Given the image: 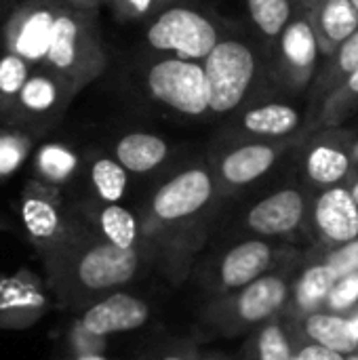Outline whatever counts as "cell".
Returning <instances> with one entry per match:
<instances>
[{
	"label": "cell",
	"mask_w": 358,
	"mask_h": 360,
	"mask_svg": "<svg viewBox=\"0 0 358 360\" xmlns=\"http://www.w3.org/2000/svg\"><path fill=\"white\" fill-rule=\"evenodd\" d=\"M40 259L53 300L78 312L95 300L133 283L143 266L141 247H116L99 238L89 226Z\"/></svg>",
	"instance_id": "6da1fadb"
},
{
	"label": "cell",
	"mask_w": 358,
	"mask_h": 360,
	"mask_svg": "<svg viewBox=\"0 0 358 360\" xmlns=\"http://www.w3.org/2000/svg\"><path fill=\"white\" fill-rule=\"evenodd\" d=\"M70 78L80 91L91 84L108 65V55L97 27L95 11L59 4L44 63Z\"/></svg>",
	"instance_id": "7a4b0ae2"
},
{
	"label": "cell",
	"mask_w": 358,
	"mask_h": 360,
	"mask_svg": "<svg viewBox=\"0 0 358 360\" xmlns=\"http://www.w3.org/2000/svg\"><path fill=\"white\" fill-rule=\"evenodd\" d=\"M203 65L211 89V116L232 114L262 86V57L243 38L224 36Z\"/></svg>",
	"instance_id": "3957f363"
},
{
	"label": "cell",
	"mask_w": 358,
	"mask_h": 360,
	"mask_svg": "<svg viewBox=\"0 0 358 360\" xmlns=\"http://www.w3.org/2000/svg\"><path fill=\"white\" fill-rule=\"evenodd\" d=\"M17 213L27 243L40 257L63 247L87 228L76 209L65 205L59 188L46 186L34 177L21 188Z\"/></svg>",
	"instance_id": "277c9868"
},
{
	"label": "cell",
	"mask_w": 358,
	"mask_h": 360,
	"mask_svg": "<svg viewBox=\"0 0 358 360\" xmlns=\"http://www.w3.org/2000/svg\"><path fill=\"white\" fill-rule=\"evenodd\" d=\"M143 91L181 116H211V89L203 61L158 55L143 68Z\"/></svg>",
	"instance_id": "5b68a950"
},
{
	"label": "cell",
	"mask_w": 358,
	"mask_h": 360,
	"mask_svg": "<svg viewBox=\"0 0 358 360\" xmlns=\"http://www.w3.org/2000/svg\"><path fill=\"white\" fill-rule=\"evenodd\" d=\"M224 38L217 21L207 13L169 4L160 8L146 30V42L156 55H173L192 61H205Z\"/></svg>",
	"instance_id": "8992f818"
},
{
	"label": "cell",
	"mask_w": 358,
	"mask_h": 360,
	"mask_svg": "<svg viewBox=\"0 0 358 360\" xmlns=\"http://www.w3.org/2000/svg\"><path fill=\"white\" fill-rule=\"evenodd\" d=\"M80 89L49 65H36L19 91V97L4 124L19 127L34 137L51 131Z\"/></svg>",
	"instance_id": "52a82bcc"
},
{
	"label": "cell",
	"mask_w": 358,
	"mask_h": 360,
	"mask_svg": "<svg viewBox=\"0 0 358 360\" xmlns=\"http://www.w3.org/2000/svg\"><path fill=\"white\" fill-rule=\"evenodd\" d=\"M274 78L289 93L310 91L321 68V44L310 19V11L300 2L295 17L274 40Z\"/></svg>",
	"instance_id": "ba28073f"
},
{
	"label": "cell",
	"mask_w": 358,
	"mask_h": 360,
	"mask_svg": "<svg viewBox=\"0 0 358 360\" xmlns=\"http://www.w3.org/2000/svg\"><path fill=\"white\" fill-rule=\"evenodd\" d=\"M215 190L217 179L211 169L188 167L154 192L148 215L154 224H179L207 209Z\"/></svg>",
	"instance_id": "9c48e42d"
},
{
	"label": "cell",
	"mask_w": 358,
	"mask_h": 360,
	"mask_svg": "<svg viewBox=\"0 0 358 360\" xmlns=\"http://www.w3.org/2000/svg\"><path fill=\"white\" fill-rule=\"evenodd\" d=\"M302 173L314 188H331L348 184L354 175V162L344 127L321 129L304 135Z\"/></svg>",
	"instance_id": "30bf717a"
},
{
	"label": "cell",
	"mask_w": 358,
	"mask_h": 360,
	"mask_svg": "<svg viewBox=\"0 0 358 360\" xmlns=\"http://www.w3.org/2000/svg\"><path fill=\"white\" fill-rule=\"evenodd\" d=\"M61 2L63 0H23L2 25L0 42L30 63L42 65Z\"/></svg>",
	"instance_id": "8fae6325"
},
{
	"label": "cell",
	"mask_w": 358,
	"mask_h": 360,
	"mask_svg": "<svg viewBox=\"0 0 358 360\" xmlns=\"http://www.w3.org/2000/svg\"><path fill=\"white\" fill-rule=\"evenodd\" d=\"M53 293L36 272L21 268L0 276V331H25L51 310Z\"/></svg>",
	"instance_id": "7c38bea8"
},
{
	"label": "cell",
	"mask_w": 358,
	"mask_h": 360,
	"mask_svg": "<svg viewBox=\"0 0 358 360\" xmlns=\"http://www.w3.org/2000/svg\"><path fill=\"white\" fill-rule=\"evenodd\" d=\"M302 139L304 135L276 139V141L249 139L245 143L234 146L219 158L215 167L217 186L224 190H236L262 179L266 173H270L276 167L281 156Z\"/></svg>",
	"instance_id": "4fadbf2b"
},
{
	"label": "cell",
	"mask_w": 358,
	"mask_h": 360,
	"mask_svg": "<svg viewBox=\"0 0 358 360\" xmlns=\"http://www.w3.org/2000/svg\"><path fill=\"white\" fill-rule=\"evenodd\" d=\"M148 319L150 306L141 297L118 289L82 308L74 329L93 340H106L108 335L137 331L148 323Z\"/></svg>",
	"instance_id": "5bb4252c"
},
{
	"label": "cell",
	"mask_w": 358,
	"mask_h": 360,
	"mask_svg": "<svg viewBox=\"0 0 358 360\" xmlns=\"http://www.w3.org/2000/svg\"><path fill=\"white\" fill-rule=\"evenodd\" d=\"M289 300V283L279 274H264L224 306V319L232 327H251L272 319Z\"/></svg>",
	"instance_id": "9a60e30c"
},
{
	"label": "cell",
	"mask_w": 358,
	"mask_h": 360,
	"mask_svg": "<svg viewBox=\"0 0 358 360\" xmlns=\"http://www.w3.org/2000/svg\"><path fill=\"white\" fill-rule=\"evenodd\" d=\"M308 215V200L300 188H283L257 200L245 217L257 236H289L298 232Z\"/></svg>",
	"instance_id": "2e32d148"
},
{
	"label": "cell",
	"mask_w": 358,
	"mask_h": 360,
	"mask_svg": "<svg viewBox=\"0 0 358 360\" xmlns=\"http://www.w3.org/2000/svg\"><path fill=\"white\" fill-rule=\"evenodd\" d=\"M310 215L319 236L329 245L338 247L358 238V205L348 184L321 190Z\"/></svg>",
	"instance_id": "e0dca14e"
},
{
	"label": "cell",
	"mask_w": 358,
	"mask_h": 360,
	"mask_svg": "<svg viewBox=\"0 0 358 360\" xmlns=\"http://www.w3.org/2000/svg\"><path fill=\"white\" fill-rule=\"evenodd\" d=\"M306 122L308 118H304V114L287 101H264L249 105L238 120L245 137L262 141L306 135Z\"/></svg>",
	"instance_id": "ac0fdd59"
},
{
	"label": "cell",
	"mask_w": 358,
	"mask_h": 360,
	"mask_svg": "<svg viewBox=\"0 0 358 360\" xmlns=\"http://www.w3.org/2000/svg\"><path fill=\"white\" fill-rule=\"evenodd\" d=\"M274 262V249L262 240L251 238L245 243L234 245L219 264L217 270V283L224 291H238L260 276L266 274V270Z\"/></svg>",
	"instance_id": "d6986e66"
},
{
	"label": "cell",
	"mask_w": 358,
	"mask_h": 360,
	"mask_svg": "<svg viewBox=\"0 0 358 360\" xmlns=\"http://www.w3.org/2000/svg\"><path fill=\"white\" fill-rule=\"evenodd\" d=\"M82 221L103 240L122 247L137 249L141 243V226L133 211L120 202H93L76 209Z\"/></svg>",
	"instance_id": "ffe728a7"
},
{
	"label": "cell",
	"mask_w": 358,
	"mask_h": 360,
	"mask_svg": "<svg viewBox=\"0 0 358 360\" xmlns=\"http://www.w3.org/2000/svg\"><path fill=\"white\" fill-rule=\"evenodd\" d=\"M304 4L310 11L323 57L331 55L358 30V11L352 0H312Z\"/></svg>",
	"instance_id": "44dd1931"
},
{
	"label": "cell",
	"mask_w": 358,
	"mask_h": 360,
	"mask_svg": "<svg viewBox=\"0 0 358 360\" xmlns=\"http://www.w3.org/2000/svg\"><path fill=\"white\" fill-rule=\"evenodd\" d=\"M112 154L131 175H146L156 171L169 158L171 146L156 133L131 131L114 141Z\"/></svg>",
	"instance_id": "7402d4cb"
},
{
	"label": "cell",
	"mask_w": 358,
	"mask_h": 360,
	"mask_svg": "<svg viewBox=\"0 0 358 360\" xmlns=\"http://www.w3.org/2000/svg\"><path fill=\"white\" fill-rule=\"evenodd\" d=\"M84 171L82 156L63 141H44L34 150L32 177L63 190Z\"/></svg>",
	"instance_id": "603a6c76"
},
{
	"label": "cell",
	"mask_w": 358,
	"mask_h": 360,
	"mask_svg": "<svg viewBox=\"0 0 358 360\" xmlns=\"http://www.w3.org/2000/svg\"><path fill=\"white\" fill-rule=\"evenodd\" d=\"M358 70V30L344 42L340 44L331 55L325 57L321 63L312 86L308 91V99L312 105V112L340 86L346 82L350 74Z\"/></svg>",
	"instance_id": "cb8c5ba5"
},
{
	"label": "cell",
	"mask_w": 358,
	"mask_h": 360,
	"mask_svg": "<svg viewBox=\"0 0 358 360\" xmlns=\"http://www.w3.org/2000/svg\"><path fill=\"white\" fill-rule=\"evenodd\" d=\"M302 331L314 342L346 356L358 352V335L350 316L344 314H329V312H310L304 319Z\"/></svg>",
	"instance_id": "d4e9b609"
},
{
	"label": "cell",
	"mask_w": 358,
	"mask_h": 360,
	"mask_svg": "<svg viewBox=\"0 0 358 360\" xmlns=\"http://www.w3.org/2000/svg\"><path fill=\"white\" fill-rule=\"evenodd\" d=\"M89 188L99 202H120L127 196L129 171L116 160L114 154H95L84 162Z\"/></svg>",
	"instance_id": "484cf974"
},
{
	"label": "cell",
	"mask_w": 358,
	"mask_h": 360,
	"mask_svg": "<svg viewBox=\"0 0 358 360\" xmlns=\"http://www.w3.org/2000/svg\"><path fill=\"white\" fill-rule=\"evenodd\" d=\"M358 110V70L346 78L310 116L306 122V135L321 129L342 127Z\"/></svg>",
	"instance_id": "4316f807"
},
{
	"label": "cell",
	"mask_w": 358,
	"mask_h": 360,
	"mask_svg": "<svg viewBox=\"0 0 358 360\" xmlns=\"http://www.w3.org/2000/svg\"><path fill=\"white\" fill-rule=\"evenodd\" d=\"M34 68H36L34 63H30L21 55L8 51L0 42V124L6 122V118L19 97V91L25 84V80L30 78Z\"/></svg>",
	"instance_id": "83f0119b"
},
{
	"label": "cell",
	"mask_w": 358,
	"mask_h": 360,
	"mask_svg": "<svg viewBox=\"0 0 358 360\" xmlns=\"http://www.w3.org/2000/svg\"><path fill=\"white\" fill-rule=\"evenodd\" d=\"M249 19L264 38L274 42L298 13V0H245Z\"/></svg>",
	"instance_id": "f1b7e54d"
},
{
	"label": "cell",
	"mask_w": 358,
	"mask_h": 360,
	"mask_svg": "<svg viewBox=\"0 0 358 360\" xmlns=\"http://www.w3.org/2000/svg\"><path fill=\"white\" fill-rule=\"evenodd\" d=\"M340 276L329 264H317L310 266L298 281L295 287V302L302 308V312H317L323 304H327L335 283Z\"/></svg>",
	"instance_id": "f546056e"
},
{
	"label": "cell",
	"mask_w": 358,
	"mask_h": 360,
	"mask_svg": "<svg viewBox=\"0 0 358 360\" xmlns=\"http://www.w3.org/2000/svg\"><path fill=\"white\" fill-rule=\"evenodd\" d=\"M36 139L38 137L19 127L0 124V181L13 177L23 167L34 152Z\"/></svg>",
	"instance_id": "4dcf8cb0"
},
{
	"label": "cell",
	"mask_w": 358,
	"mask_h": 360,
	"mask_svg": "<svg viewBox=\"0 0 358 360\" xmlns=\"http://www.w3.org/2000/svg\"><path fill=\"white\" fill-rule=\"evenodd\" d=\"M295 352L293 346L285 333V329L279 323H266L253 342L251 360H293Z\"/></svg>",
	"instance_id": "1f68e13d"
},
{
	"label": "cell",
	"mask_w": 358,
	"mask_h": 360,
	"mask_svg": "<svg viewBox=\"0 0 358 360\" xmlns=\"http://www.w3.org/2000/svg\"><path fill=\"white\" fill-rule=\"evenodd\" d=\"M358 304V272L348 274L344 278H340L327 300V308L342 314V312H350Z\"/></svg>",
	"instance_id": "d6a6232c"
},
{
	"label": "cell",
	"mask_w": 358,
	"mask_h": 360,
	"mask_svg": "<svg viewBox=\"0 0 358 360\" xmlns=\"http://www.w3.org/2000/svg\"><path fill=\"white\" fill-rule=\"evenodd\" d=\"M325 264H329V266L335 270V274H338L340 278L358 272V238L357 240L346 243V245H338V247L327 255Z\"/></svg>",
	"instance_id": "836d02e7"
},
{
	"label": "cell",
	"mask_w": 358,
	"mask_h": 360,
	"mask_svg": "<svg viewBox=\"0 0 358 360\" xmlns=\"http://www.w3.org/2000/svg\"><path fill=\"white\" fill-rule=\"evenodd\" d=\"M106 4H110L114 15L122 21H137L158 13L156 0H106Z\"/></svg>",
	"instance_id": "e575fe53"
},
{
	"label": "cell",
	"mask_w": 358,
	"mask_h": 360,
	"mask_svg": "<svg viewBox=\"0 0 358 360\" xmlns=\"http://www.w3.org/2000/svg\"><path fill=\"white\" fill-rule=\"evenodd\" d=\"M298 356L302 360H348L346 354H342V352H335V350H331V348H325V346H321V344H314V342H310V344H304L298 352H295Z\"/></svg>",
	"instance_id": "d590c367"
},
{
	"label": "cell",
	"mask_w": 358,
	"mask_h": 360,
	"mask_svg": "<svg viewBox=\"0 0 358 360\" xmlns=\"http://www.w3.org/2000/svg\"><path fill=\"white\" fill-rule=\"evenodd\" d=\"M63 2L76 8H84V11H97V6L106 4V0H63Z\"/></svg>",
	"instance_id": "8d00e7d4"
},
{
	"label": "cell",
	"mask_w": 358,
	"mask_h": 360,
	"mask_svg": "<svg viewBox=\"0 0 358 360\" xmlns=\"http://www.w3.org/2000/svg\"><path fill=\"white\" fill-rule=\"evenodd\" d=\"M348 146H350V154L354 162V173H358V133L348 131Z\"/></svg>",
	"instance_id": "74e56055"
},
{
	"label": "cell",
	"mask_w": 358,
	"mask_h": 360,
	"mask_svg": "<svg viewBox=\"0 0 358 360\" xmlns=\"http://www.w3.org/2000/svg\"><path fill=\"white\" fill-rule=\"evenodd\" d=\"M348 188H350V192H352V196H354V200H357L358 205V173L352 175V179L348 181Z\"/></svg>",
	"instance_id": "f35d334b"
},
{
	"label": "cell",
	"mask_w": 358,
	"mask_h": 360,
	"mask_svg": "<svg viewBox=\"0 0 358 360\" xmlns=\"http://www.w3.org/2000/svg\"><path fill=\"white\" fill-rule=\"evenodd\" d=\"M156 360H190V359H188V354H184V352H171V354L160 356V359H156Z\"/></svg>",
	"instance_id": "ab89813d"
},
{
	"label": "cell",
	"mask_w": 358,
	"mask_h": 360,
	"mask_svg": "<svg viewBox=\"0 0 358 360\" xmlns=\"http://www.w3.org/2000/svg\"><path fill=\"white\" fill-rule=\"evenodd\" d=\"M350 319H352V325H354V331H357V335H358V310L352 314V316H350Z\"/></svg>",
	"instance_id": "60d3db41"
},
{
	"label": "cell",
	"mask_w": 358,
	"mask_h": 360,
	"mask_svg": "<svg viewBox=\"0 0 358 360\" xmlns=\"http://www.w3.org/2000/svg\"><path fill=\"white\" fill-rule=\"evenodd\" d=\"M169 2H171V0H156V4H158V11H160V8H165V6H169Z\"/></svg>",
	"instance_id": "b9f144b4"
},
{
	"label": "cell",
	"mask_w": 358,
	"mask_h": 360,
	"mask_svg": "<svg viewBox=\"0 0 358 360\" xmlns=\"http://www.w3.org/2000/svg\"><path fill=\"white\" fill-rule=\"evenodd\" d=\"M348 360H358L357 352H354V354H350V356H348Z\"/></svg>",
	"instance_id": "7bdbcfd3"
},
{
	"label": "cell",
	"mask_w": 358,
	"mask_h": 360,
	"mask_svg": "<svg viewBox=\"0 0 358 360\" xmlns=\"http://www.w3.org/2000/svg\"><path fill=\"white\" fill-rule=\"evenodd\" d=\"M352 4H354V6H357V11H358V0H352Z\"/></svg>",
	"instance_id": "ee69618b"
},
{
	"label": "cell",
	"mask_w": 358,
	"mask_h": 360,
	"mask_svg": "<svg viewBox=\"0 0 358 360\" xmlns=\"http://www.w3.org/2000/svg\"><path fill=\"white\" fill-rule=\"evenodd\" d=\"M293 360H302V359H300V356H298V354H295V359H293Z\"/></svg>",
	"instance_id": "f6af8a7d"
},
{
	"label": "cell",
	"mask_w": 358,
	"mask_h": 360,
	"mask_svg": "<svg viewBox=\"0 0 358 360\" xmlns=\"http://www.w3.org/2000/svg\"><path fill=\"white\" fill-rule=\"evenodd\" d=\"M302 2H312V0H302Z\"/></svg>",
	"instance_id": "bcb514c9"
},
{
	"label": "cell",
	"mask_w": 358,
	"mask_h": 360,
	"mask_svg": "<svg viewBox=\"0 0 358 360\" xmlns=\"http://www.w3.org/2000/svg\"><path fill=\"white\" fill-rule=\"evenodd\" d=\"M298 2H302V0H298Z\"/></svg>",
	"instance_id": "7dc6e473"
}]
</instances>
